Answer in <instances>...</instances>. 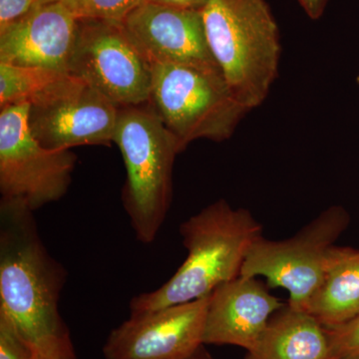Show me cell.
Returning <instances> with one entry per match:
<instances>
[{"label":"cell","instance_id":"11","mask_svg":"<svg viewBox=\"0 0 359 359\" xmlns=\"http://www.w3.org/2000/svg\"><path fill=\"white\" fill-rule=\"evenodd\" d=\"M120 22L152 66L219 70L208 45L201 11L143 2Z\"/></svg>","mask_w":359,"mask_h":359},{"label":"cell","instance_id":"15","mask_svg":"<svg viewBox=\"0 0 359 359\" xmlns=\"http://www.w3.org/2000/svg\"><path fill=\"white\" fill-rule=\"evenodd\" d=\"M304 309L325 328L359 316V250L334 245L320 287Z\"/></svg>","mask_w":359,"mask_h":359},{"label":"cell","instance_id":"16","mask_svg":"<svg viewBox=\"0 0 359 359\" xmlns=\"http://www.w3.org/2000/svg\"><path fill=\"white\" fill-rule=\"evenodd\" d=\"M68 73L0 63V108L32 102Z\"/></svg>","mask_w":359,"mask_h":359},{"label":"cell","instance_id":"18","mask_svg":"<svg viewBox=\"0 0 359 359\" xmlns=\"http://www.w3.org/2000/svg\"><path fill=\"white\" fill-rule=\"evenodd\" d=\"M330 341L328 359L359 358V316L334 328H325Z\"/></svg>","mask_w":359,"mask_h":359},{"label":"cell","instance_id":"17","mask_svg":"<svg viewBox=\"0 0 359 359\" xmlns=\"http://www.w3.org/2000/svg\"><path fill=\"white\" fill-rule=\"evenodd\" d=\"M78 20L122 21L144 0H59Z\"/></svg>","mask_w":359,"mask_h":359},{"label":"cell","instance_id":"1","mask_svg":"<svg viewBox=\"0 0 359 359\" xmlns=\"http://www.w3.org/2000/svg\"><path fill=\"white\" fill-rule=\"evenodd\" d=\"M34 212L0 201V311L28 342L35 358L75 351L59 309L67 271L51 256Z\"/></svg>","mask_w":359,"mask_h":359},{"label":"cell","instance_id":"14","mask_svg":"<svg viewBox=\"0 0 359 359\" xmlns=\"http://www.w3.org/2000/svg\"><path fill=\"white\" fill-rule=\"evenodd\" d=\"M245 359H328L327 330L304 309L285 304Z\"/></svg>","mask_w":359,"mask_h":359},{"label":"cell","instance_id":"23","mask_svg":"<svg viewBox=\"0 0 359 359\" xmlns=\"http://www.w3.org/2000/svg\"><path fill=\"white\" fill-rule=\"evenodd\" d=\"M187 359H216L214 356L212 355L211 353L208 351V349L205 348V346L200 347L195 353L193 354L192 356Z\"/></svg>","mask_w":359,"mask_h":359},{"label":"cell","instance_id":"20","mask_svg":"<svg viewBox=\"0 0 359 359\" xmlns=\"http://www.w3.org/2000/svg\"><path fill=\"white\" fill-rule=\"evenodd\" d=\"M59 0H0V29L13 25L37 7Z\"/></svg>","mask_w":359,"mask_h":359},{"label":"cell","instance_id":"9","mask_svg":"<svg viewBox=\"0 0 359 359\" xmlns=\"http://www.w3.org/2000/svg\"><path fill=\"white\" fill-rule=\"evenodd\" d=\"M119 108L82 80L66 74L29 103L28 124L50 150L113 143Z\"/></svg>","mask_w":359,"mask_h":359},{"label":"cell","instance_id":"25","mask_svg":"<svg viewBox=\"0 0 359 359\" xmlns=\"http://www.w3.org/2000/svg\"><path fill=\"white\" fill-rule=\"evenodd\" d=\"M358 83L359 84V75L358 76Z\"/></svg>","mask_w":359,"mask_h":359},{"label":"cell","instance_id":"22","mask_svg":"<svg viewBox=\"0 0 359 359\" xmlns=\"http://www.w3.org/2000/svg\"><path fill=\"white\" fill-rule=\"evenodd\" d=\"M144 2H152V4L177 7V8L201 11L205 6L207 0H144Z\"/></svg>","mask_w":359,"mask_h":359},{"label":"cell","instance_id":"12","mask_svg":"<svg viewBox=\"0 0 359 359\" xmlns=\"http://www.w3.org/2000/svg\"><path fill=\"white\" fill-rule=\"evenodd\" d=\"M78 25L79 20L61 1L37 7L0 29V63L68 73Z\"/></svg>","mask_w":359,"mask_h":359},{"label":"cell","instance_id":"19","mask_svg":"<svg viewBox=\"0 0 359 359\" xmlns=\"http://www.w3.org/2000/svg\"><path fill=\"white\" fill-rule=\"evenodd\" d=\"M34 351L6 313L0 311V359H34Z\"/></svg>","mask_w":359,"mask_h":359},{"label":"cell","instance_id":"8","mask_svg":"<svg viewBox=\"0 0 359 359\" xmlns=\"http://www.w3.org/2000/svg\"><path fill=\"white\" fill-rule=\"evenodd\" d=\"M70 75L118 108L148 102L153 68L120 21L79 20Z\"/></svg>","mask_w":359,"mask_h":359},{"label":"cell","instance_id":"26","mask_svg":"<svg viewBox=\"0 0 359 359\" xmlns=\"http://www.w3.org/2000/svg\"><path fill=\"white\" fill-rule=\"evenodd\" d=\"M351 359H359V358H351Z\"/></svg>","mask_w":359,"mask_h":359},{"label":"cell","instance_id":"2","mask_svg":"<svg viewBox=\"0 0 359 359\" xmlns=\"http://www.w3.org/2000/svg\"><path fill=\"white\" fill-rule=\"evenodd\" d=\"M180 235L187 257L164 285L135 295L130 314L147 313L209 297L241 276L249 250L263 237V226L244 208L216 201L183 222Z\"/></svg>","mask_w":359,"mask_h":359},{"label":"cell","instance_id":"3","mask_svg":"<svg viewBox=\"0 0 359 359\" xmlns=\"http://www.w3.org/2000/svg\"><path fill=\"white\" fill-rule=\"evenodd\" d=\"M212 57L250 111L269 96L280 67V29L266 0H207L201 9Z\"/></svg>","mask_w":359,"mask_h":359},{"label":"cell","instance_id":"6","mask_svg":"<svg viewBox=\"0 0 359 359\" xmlns=\"http://www.w3.org/2000/svg\"><path fill=\"white\" fill-rule=\"evenodd\" d=\"M28 109L21 103L0 111V201L35 212L67 194L77 157L42 146L30 131Z\"/></svg>","mask_w":359,"mask_h":359},{"label":"cell","instance_id":"5","mask_svg":"<svg viewBox=\"0 0 359 359\" xmlns=\"http://www.w3.org/2000/svg\"><path fill=\"white\" fill-rule=\"evenodd\" d=\"M147 105L176 137L182 151L199 139L231 138L248 112L215 68L153 65Z\"/></svg>","mask_w":359,"mask_h":359},{"label":"cell","instance_id":"21","mask_svg":"<svg viewBox=\"0 0 359 359\" xmlns=\"http://www.w3.org/2000/svg\"><path fill=\"white\" fill-rule=\"evenodd\" d=\"M304 13L313 20H320L325 13L327 0H297Z\"/></svg>","mask_w":359,"mask_h":359},{"label":"cell","instance_id":"10","mask_svg":"<svg viewBox=\"0 0 359 359\" xmlns=\"http://www.w3.org/2000/svg\"><path fill=\"white\" fill-rule=\"evenodd\" d=\"M209 297L130 314L108 335L104 359H187L204 344Z\"/></svg>","mask_w":359,"mask_h":359},{"label":"cell","instance_id":"4","mask_svg":"<svg viewBox=\"0 0 359 359\" xmlns=\"http://www.w3.org/2000/svg\"><path fill=\"white\" fill-rule=\"evenodd\" d=\"M113 143L126 168L123 208L137 241L152 244L171 207L175 158L183 151L147 103L119 108Z\"/></svg>","mask_w":359,"mask_h":359},{"label":"cell","instance_id":"13","mask_svg":"<svg viewBox=\"0 0 359 359\" xmlns=\"http://www.w3.org/2000/svg\"><path fill=\"white\" fill-rule=\"evenodd\" d=\"M285 304L257 278L238 276L210 295L204 344L254 348L269 320Z\"/></svg>","mask_w":359,"mask_h":359},{"label":"cell","instance_id":"24","mask_svg":"<svg viewBox=\"0 0 359 359\" xmlns=\"http://www.w3.org/2000/svg\"><path fill=\"white\" fill-rule=\"evenodd\" d=\"M34 359H76V353L75 351H71V353L55 354V355L39 356Z\"/></svg>","mask_w":359,"mask_h":359},{"label":"cell","instance_id":"7","mask_svg":"<svg viewBox=\"0 0 359 359\" xmlns=\"http://www.w3.org/2000/svg\"><path fill=\"white\" fill-rule=\"evenodd\" d=\"M348 223L346 210L334 205L294 237L283 241L259 238L250 247L241 276H264L269 287L287 290L290 306L304 309L320 287L335 241Z\"/></svg>","mask_w":359,"mask_h":359}]
</instances>
